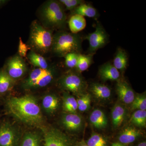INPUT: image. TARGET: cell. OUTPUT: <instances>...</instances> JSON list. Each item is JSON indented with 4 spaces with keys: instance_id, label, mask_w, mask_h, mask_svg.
<instances>
[{
    "instance_id": "277c9868",
    "label": "cell",
    "mask_w": 146,
    "mask_h": 146,
    "mask_svg": "<svg viewBox=\"0 0 146 146\" xmlns=\"http://www.w3.org/2000/svg\"><path fill=\"white\" fill-rule=\"evenodd\" d=\"M52 32L40 24L38 21H33L31 27L29 42L31 47L36 52L44 54L51 49Z\"/></svg>"
},
{
    "instance_id": "83f0119b",
    "label": "cell",
    "mask_w": 146,
    "mask_h": 146,
    "mask_svg": "<svg viewBox=\"0 0 146 146\" xmlns=\"http://www.w3.org/2000/svg\"><path fill=\"white\" fill-rule=\"evenodd\" d=\"M85 142L89 146H108L107 139L99 133H93Z\"/></svg>"
},
{
    "instance_id": "30bf717a",
    "label": "cell",
    "mask_w": 146,
    "mask_h": 146,
    "mask_svg": "<svg viewBox=\"0 0 146 146\" xmlns=\"http://www.w3.org/2000/svg\"><path fill=\"white\" fill-rule=\"evenodd\" d=\"M9 75L13 80L22 78L27 70V66L23 58L16 55L8 60L4 68Z\"/></svg>"
},
{
    "instance_id": "1f68e13d",
    "label": "cell",
    "mask_w": 146,
    "mask_h": 146,
    "mask_svg": "<svg viewBox=\"0 0 146 146\" xmlns=\"http://www.w3.org/2000/svg\"><path fill=\"white\" fill-rule=\"evenodd\" d=\"M59 2L62 5L65 6L67 10L72 11L84 2L81 0H60Z\"/></svg>"
},
{
    "instance_id": "44dd1931",
    "label": "cell",
    "mask_w": 146,
    "mask_h": 146,
    "mask_svg": "<svg viewBox=\"0 0 146 146\" xmlns=\"http://www.w3.org/2000/svg\"><path fill=\"white\" fill-rule=\"evenodd\" d=\"M14 80L5 69L0 70V97L6 94L13 86Z\"/></svg>"
},
{
    "instance_id": "7402d4cb",
    "label": "cell",
    "mask_w": 146,
    "mask_h": 146,
    "mask_svg": "<svg viewBox=\"0 0 146 146\" xmlns=\"http://www.w3.org/2000/svg\"><path fill=\"white\" fill-rule=\"evenodd\" d=\"M112 64L119 72L125 70L127 66L128 57L125 50L121 48H118Z\"/></svg>"
},
{
    "instance_id": "8992f818",
    "label": "cell",
    "mask_w": 146,
    "mask_h": 146,
    "mask_svg": "<svg viewBox=\"0 0 146 146\" xmlns=\"http://www.w3.org/2000/svg\"><path fill=\"white\" fill-rule=\"evenodd\" d=\"M59 84L62 89L75 94L82 95L86 88L83 78L74 72L67 73L62 76L59 80Z\"/></svg>"
},
{
    "instance_id": "cb8c5ba5",
    "label": "cell",
    "mask_w": 146,
    "mask_h": 146,
    "mask_svg": "<svg viewBox=\"0 0 146 146\" xmlns=\"http://www.w3.org/2000/svg\"><path fill=\"white\" fill-rule=\"evenodd\" d=\"M31 63L36 68L47 69L49 68L46 59L35 51H31L27 56Z\"/></svg>"
},
{
    "instance_id": "7c38bea8",
    "label": "cell",
    "mask_w": 146,
    "mask_h": 146,
    "mask_svg": "<svg viewBox=\"0 0 146 146\" xmlns=\"http://www.w3.org/2000/svg\"><path fill=\"white\" fill-rule=\"evenodd\" d=\"M43 134L36 131H28L21 137L18 146H43Z\"/></svg>"
},
{
    "instance_id": "d6986e66",
    "label": "cell",
    "mask_w": 146,
    "mask_h": 146,
    "mask_svg": "<svg viewBox=\"0 0 146 146\" xmlns=\"http://www.w3.org/2000/svg\"><path fill=\"white\" fill-rule=\"evenodd\" d=\"M91 91L96 98L100 99H108L111 96V89L106 85L102 84H92L91 86Z\"/></svg>"
},
{
    "instance_id": "8fae6325",
    "label": "cell",
    "mask_w": 146,
    "mask_h": 146,
    "mask_svg": "<svg viewBox=\"0 0 146 146\" xmlns=\"http://www.w3.org/2000/svg\"><path fill=\"white\" fill-rule=\"evenodd\" d=\"M116 91L120 100L125 104H131L135 98L133 90L125 80H118L116 85Z\"/></svg>"
},
{
    "instance_id": "e0dca14e",
    "label": "cell",
    "mask_w": 146,
    "mask_h": 146,
    "mask_svg": "<svg viewBox=\"0 0 146 146\" xmlns=\"http://www.w3.org/2000/svg\"><path fill=\"white\" fill-rule=\"evenodd\" d=\"M68 25L71 33L77 34L85 28L86 25V19L80 15L74 14L68 21Z\"/></svg>"
},
{
    "instance_id": "ac0fdd59",
    "label": "cell",
    "mask_w": 146,
    "mask_h": 146,
    "mask_svg": "<svg viewBox=\"0 0 146 146\" xmlns=\"http://www.w3.org/2000/svg\"><path fill=\"white\" fill-rule=\"evenodd\" d=\"M59 99L53 94L46 95L42 99V107L49 114H53L56 112L59 107Z\"/></svg>"
},
{
    "instance_id": "3957f363",
    "label": "cell",
    "mask_w": 146,
    "mask_h": 146,
    "mask_svg": "<svg viewBox=\"0 0 146 146\" xmlns=\"http://www.w3.org/2000/svg\"><path fill=\"white\" fill-rule=\"evenodd\" d=\"M39 15L45 27L52 28L62 27L65 25L67 19L62 5L53 0L44 4L40 8Z\"/></svg>"
},
{
    "instance_id": "f1b7e54d",
    "label": "cell",
    "mask_w": 146,
    "mask_h": 146,
    "mask_svg": "<svg viewBox=\"0 0 146 146\" xmlns=\"http://www.w3.org/2000/svg\"><path fill=\"white\" fill-rule=\"evenodd\" d=\"M76 100L78 109L81 112H84L88 110L90 107L91 95L88 94H82Z\"/></svg>"
},
{
    "instance_id": "603a6c76",
    "label": "cell",
    "mask_w": 146,
    "mask_h": 146,
    "mask_svg": "<svg viewBox=\"0 0 146 146\" xmlns=\"http://www.w3.org/2000/svg\"><path fill=\"white\" fill-rule=\"evenodd\" d=\"M74 14H78L80 16H86L91 18H95L98 15L97 9L90 5L84 3L80 5L74 10Z\"/></svg>"
},
{
    "instance_id": "4fadbf2b",
    "label": "cell",
    "mask_w": 146,
    "mask_h": 146,
    "mask_svg": "<svg viewBox=\"0 0 146 146\" xmlns=\"http://www.w3.org/2000/svg\"><path fill=\"white\" fill-rule=\"evenodd\" d=\"M62 124L68 130L76 131L79 130L82 126V118L76 113H67L61 119Z\"/></svg>"
},
{
    "instance_id": "6da1fadb",
    "label": "cell",
    "mask_w": 146,
    "mask_h": 146,
    "mask_svg": "<svg viewBox=\"0 0 146 146\" xmlns=\"http://www.w3.org/2000/svg\"><path fill=\"white\" fill-rule=\"evenodd\" d=\"M7 112L22 122L39 125L43 121L41 108L36 98L30 95L10 97L5 102Z\"/></svg>"
},
{
    "instance_id": "484cf974",
    "label": "cell",
    "mask_w": 146,
    "mask_h": 146,
    "mask_svg": "<svg viewBox=\"0 0 146 146\" xmlns=\"http://www.w3.org/2000/svg\"><path fill=\"white\" fill-rule=\"evenodd\" d=\"M63 99V110L68 113H76L78 110V104L74 97L65 93Z\"/></svg>"
},
{
    "instance_id": "8d00e7d4",
    "label": "cell",
    "mask_w": 146,
    "mask_h": 146,
    "mask_svg": "<svg viewBox=\"0 0 146 146\" xmlns=\"http://www.w3.org/2000/svg\"><path fill=\"white\" fill-rule=\"evenodd\" d=\"M0 118H1V115H0ZM1 122V121H0Z\"/></svg>"
},
{
    "instance_id": "d590c367",
    "label": "cell",
    "mask_w": 146,
    "mask_h": 146,
    "mask_svg": "<svg viewBox=\"0 0 146 146\" xmlns=\"http://www.w3.org/2000/svg\"><path fill=\"white\" fill-rule=\"evenodd\" d=\"M135 146H146V141H143V142H141V143H139L138 145Z\"/></svg>"
},
{
    "instance_id": "4dcf8cb0",
    "label": "cell",
    "mask_w": 146,
    "mask_h": 146,
    "mask_svg": "<svg viewBox=\"0 0 146 146\" xmlns=\"http://www.w3.org/2000/svg\"><path fill=\"white\" fill-rule=\"evenodd\" d=\"M78 54L71 53L65 56V63L66 66L69 68H76L78 60Z\"/></svg>"
},
{
    "instance_id": "5bb4252c",
    "label": "cell",
    "mask_w": 146,
    "mask_h": 146,
    "mask_svg": "<svg viewBox=\"0 0 146 146\" xmlns=\"http://www.w3.org/2000/svg\"><path fill=\"white\" fill-rule=\"evenodd\" d=\"M99 74L103 81H115L120 76V72L110 62L104 63L99 70Z\"/></svg>"
},
{
    "instance_id": "ffe728a7",
    "label": "cell",
    "mask_w": 146,
    "mask_h": 146,
    "mask_svg": "<svg viewBox=\"0 0 146 146\" xmlns=\"http://www.w3.org/2000/svg\"><path fill=\"white\" fill-rule=\"evenodd\" d=\"M126 115V110L121 104H116L112 108L111 113L112 122L115 128L119 127L122 124Z\"/></svg>"
},
{
    "instance_id": "d6a6232c",
    "label": "cell",
    "mask_w": 146,
    "mask_h": 146,
    "mask_svg": "<svg viewBox=\"0 0 146 146\" xmlns=\"http://www.w3.org/2000/svg\"><path fill=\"white\" fill-rule=\"evenodd\" d=\"M28 45L24 43L22 41L21 37L19 38V46H18V53L19 55L21 57H25L27 56V53L29 50L30 49Z\"/></svg>"
},
{
    "instance_id": "5b68a950",
    "label": "cell",
    "mask_w": 146,
    "mask_h": 146,
    "mask_svg": "<svg viewBox=\"0 0 146 146\" xmlns=\"http://www.w3.org/2000/svg\"><path fill=\"white\" fill-rule=\"evenodd\" d=\"M56 73L54 68L47 69L36 68L31 71L23 82V86L27 89L43 88L51 83Z\"/></svg>"
},
{
    "instance_id": "836d02e7",
    "label": "cell",
    "mask_w": 146,
    "mask_h": 146,
    "mask_svg": "<svg viewBox=\"0 0 146 146\" xmlns=\"http://www.w3.org/2000/svg\"><path fill=\"white\" fill-rule=\"evenodd\" d=\"M74 146H89L86 143L85 141L82 140L80 142H78L76 143L75 144Z\"/></svg>"
},
{
    "instance_id": "f546056e",
    "label": "cell",
    "mask_w": 146,
    "mask_h": 146,
    "mask_svg": "<svg viewBox=\"0 0 146 146\" xmlns=\"http://www.w3.org/2000/svg\"><path fill=\"white\" fill-rule=\"evenodd\" d=\"M132 110H146V97L145 95H138L131 104Z\"/></svg>"
},
{
    "instance_id": "e575fe53",
    "label": "cell",
    "mask_w": 146,
    "mask_h": 146,
    "mask_svg": "<svg viewBox=\"0 0 146 146\" xmlns=\"http://www.w3.org/2000/svg\"><path fill=\"white\" fill-rule=\"evenodd\" d=\"M111 146H125L124 145H123L119 142H115L112 144Z\"/></svg>"
},
{
    "instance_id": "4316f807",
    "label": "cell",
    "mask_w": 146,
    "mask_h": 146,
    "mask_svg": "<svg viewBox=\"0 0 146 146\" xmlns=\"http://www.w3.org/2000/svg\"><path fill=\"white\" fill-rule=\"evenodd\" d=\"M130 121L140 127H145L146 125V110H137L132 114Z\"/></svg>"
},
{
    "instance_id": "d4e9b609",
    "label": "cell",
    "mask_w": 146,
    "mask_h": 146,
    "mask_svg": "<svg viewBox=\"0 0 146 146\" xmlns=\"http://www.w3.org/2000/svg\"><path fill=\"white\" fill-rule=\"evenodd\" d=\"M94 54H89L85 55L79 54L77 64L76 68L79 73L86 70L90 67L93 62Z\"/></svg>"
},
{
    "instance_id": "9a60e30c",
    "label": "cell",
    "mask_w": 146,
    "mask_h": 146,
    "mask_svg": "<svg viewBox=\"0 0 146 146\" xmlns=\"http://www.w3.org/2000/svg\"><path fill=\"white\" fill-rule=\"evenodd\" d=\"M141 131L135 127H129L122 131L118 138L119 142L124 145L132 143L141 136Z\"/></svg>"
},
{
    "instance_id": "52a82bcc",
    "label": "cell",
    "mask_w": 146,
    "mask_h": 146,
    "mask_svg": "<svg viewBox=\"0 0 146 146\" xmlns=\"http://www.w3.org/2000/svg\"><path fill=\"white\" fill-rule=\"evenodd\" d=\"M22 136L9 122H0V146H18Z\"/></svg>"
},
{
    "instance_id": "7a4b0ae2",
    "label": "cell",
    "mask_w": 146,
    "mask_h": 146,
    "mask_svg": "<svg viewBox=\"0 0 146 146\" xmlns=\"http://www.w3.org/2000/svg\"><path fill=\"white\" fill-rule=\"evenodd\" d=\"M82 39L78 35L65 31L53 35L52 51L59 57H65L71 53L80 54L82 50Z\"/></svg>"
},
{
    "instance_id": "2e32d148",
    "label": "cell",
    "mask_w": 146,
    "mask_h": 146,
    "mask_svg": "<svg viewBox=\"0 0 146 146\" xmlns=\"http://www.w3.org/2000/svg\"><path fill=\"white\" fill-rule=\"evenodd\" d=\"M90 122L94 127L102 129L106 127L108 120L104 112L100 109H95L90 115Z\"/></svg>"
},
{
    "instance_id": "9c48e42d",
    "label": "cell",
    "mask_w": 146,
    "mask_h": 146,
    "mask_svg": "<svg viewBox=\"0 0 146 146\" xmlns=\"http://www.w3.org/2000/svg\"><path fill=\"white\" fill-rule=\"evenodd\" d=\"M43 135V146H74L75 144L70 137L56 129H46Z\"/></svg>"
},
{
    "instance_id": "ba28073f",
    "label": "cell",
    "mask_w": 146,
    "mask_h": 146,
    "mask_svg": "<svg viewBox=\"0 0 146 146\" xmlns=\"http://www.w3.org/2000/svg\"><path fill=\"white\" fill-rule=\"evenodd\" d=\"M85 39L89 42L88 52L91 54H94L98 50L104 47L108 41L107 33L99 23H97L95 31L86 35Z\"/></svg>"
}]
</instances>
